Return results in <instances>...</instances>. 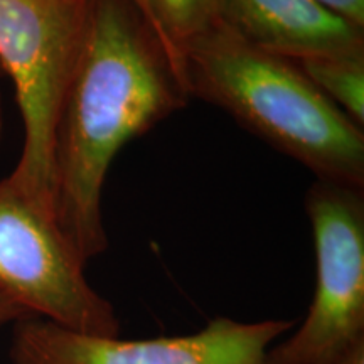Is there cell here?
Here are the masks:
<instances>
[{
	"label": "cell",
	"instance_id": "1",
	"mask_svg": "<svg viewBox=\"0 0 364 364\" xmlns=\"http://www.w3.org/2000/svg\"><path fill=\"white\" fill-rule=\"evenodd\" d=\"M179 63L132 0H93L88 34L54 132L53 194L88 263L108 247L105 179L120 149L188 103Z\"/></svg>",
	"mask_w": 364,
	"mask_h": 364
},
{
	"label": "cell",
	"instance_id": "2",
	"mask_svg": "<svg viewBox=\"0 0 364 364\" xmlns=\"http://www.w3.org/2000/svg\"><path fill=\"white\" fill-rule=\"evenodd\" d=\"M189 97L231 115L321 181L364 189V132L292 59L253 48L211 24L181 51Z\"/></svg>",
	"mask_w": 364,
	"mask_h": 364
},
{
	"label": "cell",
	"instance_id": "3",
	"mask_svg": "<svg viewBox=\"0 0 364 364\" xmlns=\"http://www.w3.org/2000/svg\"><path fill=\"white\" fill-rule=\"evenodd\" d=\"M93 0H0V68L16 85L24 147L12 177L54 204V132Z\"/></svg>",
	"mask_w": 364,
	"mask_h": 364
},
{
	"label": "cell",
	"instance_id": "4",
	"mask_svg": "<svg viewBox=\"0 0 364 364\" xmlns=\"http://www.w3.org/2000/svg\"><path fill=\"white\" fill-rule=\"evenodd\" d=\"M85 267L53 204L12 176L0 181V292L66 329L118 336L115 309L88 284Z\"/></svg>",
	"mask_w": 364,
	"mask_h": 364
},
{
	"label": "cell",
	"instance_id": "5",
	"mask_svg": "<svg viewBox=\"0 0 364 364\" xmlns=\"http://www.w3.org/2000/svg\"><path fill=\"white\" fill-rule=\"evenodd\" d=\"M316 290L302 326L265 364H331L364 343V189L317 179L306 194Z\"/></svg>",
	"mask_w": 364,
	"mask_h": 364
},
{
	"label": "cell",
	"instance_id": "6",
	"mask_svg": "<svg viewBox=\"0 0 364 364\" xmlns=\"http://www.w3.org/2000/svg\"><path fill=\"white\" fill-rule=\"evenodd\" d=\"M292 321L238 322L218 317L188 336L125 341L90 336L29 316L16 322L12 364H265Z\"/></svg>",
	"mask_w": 364,
	"mask_h": 364
},
{
	"label": "cell",
	"instance_id": "7",
	"mask_svg": "<svg viewBox=\"0 0 364 364\" xmlns=\"http://www.w3.org/2000/svg\"><path fill=\"white\" fill-rule=\"evenodd\" d=\"M215 21L243 43L292 61L364 54V27L318 0H215Z\"/></svg>",
	"mask_w": 364,
	"mask_h": 364
},
{
	"label": "cell",
	"instance_id": "8",
	"mask_svg": "<svg viewBox=\"0 0 364 364\" xmlns=\"http://www.w3.org/2000/svg\"><path fill=\"white\" fill-rule=\"evenodd\" d=\"M295 63L324 97L363 129L364 54L309 58Z\"/></svg>",
	"mask_w": 364,
	"mask_h": 364
},
{
	"label": "cell",
	"instance_id": "9",
	"mask_svg": "<svg viewBox=\"0 0 364 364\" xmlns=\"http://www.w3.org/2000/svg\"><path fill=\"white\" fill-rule=\"evenodd\" d=\"M149 6L157 36L179 66L184 44L215 24V0H149Z\"/></svg>",
	"mask_w": 364,
	"mask_h": 364
},
{
	"label": "cell",
	"instance_id": "10",
	"mask_svg": "<svg viewBox=\"0 0 364 364\" xmlns=\"http://www.w3.org/2000/svg\"><path fill=\"white\" fill-rule=\"evenodd\" d=\"M318 2L356 26L364 27V0H318Z\"/></svg>",
	"mask_w": 364,
	"mask_h": 364
},
{
	"label": "cell",
	"instance_id": "11",
	"mask_svg": "<svg viewBox=\"0 0 364 364\" xmlns=\"http://www.w3.org/2000/svg\"><path fill=\"white\" fill-rule=\"evenodd\" d=\"M29 316H33V314H29L26 309H22L19 304L14 302L12 299H9L7 295L0 292V327L11 324V322L16 324L17 321H22V318Z\"/></svg>",
	"mask_w": 364,
	"mask_h": 364
},
{
	"label": "cell",
	"instance_id": "12",
	"mask_svg": "<svg viewBox=\"0 0 364 364\" xmlns=\"http://www.w3.org/2000/svg\"><path fill=\"white\" fill-rule=\"evenodd\" d=\"M331 364H364V343L354 346L353 349H349L348 353H344Z\"/></svg>",
	"mask_w": 364,
	"mask_h": 364
},
{
	"label": "cell",
	"instance_id": "13",
	"mask_svg": "<svg viewBox=\"0 0 364 364\" xmlns=\"http://www.w3.org/2000/svg\"><path fill=\"white\" fill-rule=\"evenodd\" d=\"M132 2H134L136 9H139V11L144 14V17L149 21V24L154 27V19H152V12H150L149 0H132ZM154 31H156V27H154Z\"/></svg>",
	"mask_w": 364,
	"mask_h": 364
},
{
	"label": "cell",
	"instance_id": "14",
	"mask_svg": "<svg viewBox=\"0 0 364 364\" xmlns=\"http://www.w3.org/2000/svg\"><path fill=\"white\" fill-rule=\"evenodd\" d=\"M2 127H4V118H2V105H0V136H2Z\"/></svg>",
	"mask_w": 364,
	"mask_h": 364
},
{
	"label": "cell",
	"instance_id": "15",
	"mask_svg": "<svg viewBox=\"0 0 364 364\" xmlns=\"http://www.w3.org/2000/svg\"><path fill=\"white\" fill-rule=\"evenodd\" d=\"M2 73H4V71H2V68H0V75H2Z\"/></svg>",
	"mask_w": 364,
	"mask_h": 364
}]
</instances>
